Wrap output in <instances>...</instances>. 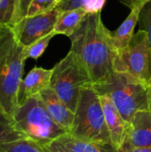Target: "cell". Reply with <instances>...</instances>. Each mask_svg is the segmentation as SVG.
<instances>
[{
    "label": "cell",
    "instance_id": "1",
    "mask_svg": "<svg viewBox=\"0 0 151 152\" xmlns=\"http://www.w3.org/2000/svg\"><path fill=\"white\" fill-rule=\"evenodd\" d=\"M71 48L87 69L93 86L104 82L114 71L116 49L101 12L87 13L77 31L69 37Z\"/></svg>",
    "mask_w": 151,
    "mask_h": 152
},
{
    "label": "cell",
    "instance_id": "2",
    "mask_svg": "<svg viewBox=\"0 0 151 152\" xmlns=\"http://www.w3.org/2000/svg\"><path fill=\"white\" fill-rule=\"evenodd\" d=\"M24 47L11 28L0 27V108L12 118L18 104V92L26 61Z\"/></svg>",
    "mask_w": 151,
    "mask_h": 152
},
{
    "label": "cell",
    "instance_id": "3",
    "mask_svg": "<svg viewBox=\"0 0 151 152\" xmlns=\"http://www.w3.org/2000/svg\"><path fill=\"white\" fill-rule=\"evenodd\" d=\"M93 87L100 95L110 98L126 125L137 111L149 110L147 86L130 74L114 70L104 82Z\"/></svg>",
    "mask_w": 151,
    "mask_h": 152
},
{
    "label": "cell",
    "instance_id": "4",
    "mask_svg": "<svg viewBox=\"0 0 151 152\" xmlns=\"http://www.w3.org/2000/svg\"><path fill=\"white\" fill-rule=\"evenodd\" d=\"M69 134L87 142L111 143L100 95L93 86L82 90Z\"/></svg>",
    "mask_w": 151,
    "mask_h": 152
},
{
    "label": "cell",
    "instance_id": "5",
    "mask_svg": "<svg viewBox=\"0 0 151 152\" xmlns=\"http://www.w3.org/2000/svg\"><path fill=\"white\" fill-rule=\"evenodd\" d=\"M12 120L17 131L42 146L67 133L51 118L39 95L20 105Z\"/></svg>",
    "mask_w": 151,
    "mask_h": 152
},
{
    "label": "cell",
    "instance_id": "6",
    "mask_svg": "<svg viewBox=\"0 0 151 152\" xmlns=\"http://www.w3.org/2000/svg\"><path fill=\"white\" fill-rule=\"evenodd\" d=\"M93 86L87 69L71 50L53 68L50 87L74 113L82 90Z\"/></svg>",
    "mask_w": 151,
    "mask_h": 152
},
{
    "label": "cell",
    "instance_id": "7",
    "mask_svg": "<svg viewBox=\"0 0 151 152\" xmlns=\"http://www.w3.org/2000/svg\"><path fill=\"white\" fill-rule=\"evenodd\" d=\"M114 70L130 74L147 86L151 77V45L145 30L140 28L129 44L117 51Z\"/></svg>",
    "mask_w": 151,
    "mask_h": 152
},
{
    "label": "cell",
    "instance_id": "8",
    "mask_svg": "<svg viewBox=\"0 0 151 152\" xmlns=\"http://www.w3.org/2000/svg\"><path fill=\"white\" fill-rule=\"evenodd\" d=\"M59 14L60 12L55 8L44 13L26 16L11 27V29L18 43L27 47L53 31Z\"/></svg>",
    "mask_w": 151,
    "mask_h": 152
},
{
    "label": "cell",
    "instance_id": "9",
    "mask_svg": "<svg viewBox=\"0 0 151 152\" xmlns=\"http://www.w3.org/2000/svg\"><path fill=\"white\" fill-rule=\"evenodd\" d=\"M43 148L49 152H118L111 143L84 141L69 133L60 135Z\"/></svg>",
    "mask_w": 151,
    "mask_h": 152
},
{
    "label": "cell",
    "instance_id": "10",
    "mask_svg": "<svg viewBox=\"0 0 151 152\" xmlns=\"http://www.w3.org/2000/svg\"><path fill=\"white\" fill-rule=\"evenodd\" d=\"M52 69H46L40 67L33 68L22 79L18 92V104H23L28 99L39 95L40 93L50 87Z\"/></svg>",
    "mask_w": 151,
    "mask_h": 152
},
{
    "label": "cell",
    "instance_id": "11",
    "mask_svg": "<svg viewBox=\"0 0 151 152\" xmlns=\"http://www.w3.org/2000/svg\"><path fill=\"white\" fill-rule=\"evenodd\" d=\"M148 1L149 0H129L126 4L131 9L129 15L117 30L111 31L112 41L117 51L125 47L133 38L134 28L140 20L141 12Z\"/></svg>",
    "mask_w": 151,
    "mask_h": 152
},
{
    "label": "cell",
    "instance_id": "12",
    "mask_svg": "<svg viewBox=\"0 0 151 152\" xmlns=\"http://www.w3.org/2000/svg\"><path fill=\"white\" fill-rule=\"evenodd\" d=\"M100 99L111 143L117 150H119L126 136L127 125L109 96L101 94L100 95Z\"/></svg>",
    "mask_w": 151,
    "mask_h": 152
},
{
    "label": "cell",
    "instance_id": "13",
    "mask_svg": "<svg viewBox=\"0 0 151 152\" xmlns=\"http://www.w3.org/2000/svg\"><path fill=\"white\" fill-rule=\"evenodd\" d=\"M39 96L47 112L54 120V122L65 129L67 133H69L75 113L62 102V100L51 87L43 90Z\"/></svg>",
    "mask_w": 151,
    "mask_h": 152
},
{
    "label": "cell",
    "instance_id": "14",
    "mask_svg": "<svg viewBox=\"0 0 151 152\" xmlns=\"http://www.w3.org/2000/svg\"><path fill=\"white\" fill-rule=\"evenodd\" d=\"M125 138L135 147H151V111L140 110L126 126Z\"/></svg>",
    "mask_w": 151,
    "mask_h": 152
},
{
    "label": "cell",
    "instance_id": "15",
    "mask_svg": "<svg viewBox=\"0 0 151 152\" xmlns=\"http://www.w3.org/2000/svg\"><path fill=\"white\" fill-rule=\"evenodd\" d=\"M86 14V12L83 8H77L60 12L54 25V33L56 35L62 34L70 37L79 28Z\"/></svg>",
    "mask_w": 151,
    "mask_h": 152
},
{
    "label": "cell",
    "instance_id": "16",
    "mask_svg": "<svg viewBox=\"0 0 151 152\" xmlns=\"http://www.w3.org/2000/svg\"><path fill=\"white\" fill-rule=\"evenodd\" d=\"M22 138L26 137L17 131L12 118L6 115L0 108V146Z\"/></svg>",
    "mask_w": 151,
    "mask_h": 152
},
{
    "label": "cell",
    "instance_id": "17",
    "mask_svg": "<svg viewBox=\"0 0 151 152\" xmlns=\"http://www.w3.org/2000/svg\"><path fill=\"white\" fill-rule=\"evenodd\" d=\"M0 152H45L43 146L35 141L22 138L0 146Z\"/></svg>",
    "mask_w": 151,
    "mask_h": 152
},
{
    "label": "cell",
    "instance_id": "18",
    "mask_svg": "<svg viewBox=\"0 0 151 152\" xmlns=\"http://www.w3.org/2000/svg\"><path fill=\"white\" fill-rule=\"evenodd\" d=\"M17 0H0V27H12L17 18Z\"/></svg>",
    "mask_w": 151,
    "mask_h": 152
},
{
    "label": "cell",
    "instance_id": "19",
    "mask_svg": "<svg viewBox=\"0 0 151 152\" xmlns=\"http://www.w3.org/2000/svg\"><path fill=\"white\" fill-rule=\"evenodd\" d=\"M54 36H56V34L54 33V31H53L52 33L48 34L47 36L36 40L30 45L24 47V55H25L26 59L30 58V59L37 60L39 57H41V55L44 53L46 47L48 46L51 39Z\"/></svg>",
    "mask_w": 151,
    "mask_h": 152
},
{
    "label": "cell",
    "instance_id": "20",
    "mask_svg": "<svg viewBox=\"0 0 151 152\" xmlns=\"http://www.w3.org/2000/svg\"><path fill=\"white\" fill-rule=\"evenodd\" d=\"M56 5L57 3L55 0H32L27 12V16H32L50 12L55 9Z\"/></svg>",
    "mask_w": 151,
    "mask_h": 152
},
{
    "label": "cell",
    "instance_id": "21",
    "mask_svg": "<svg viewBox=\"0 0 151 152\" xmlns=\"http://www.w3.org/2000/svg\"><path fill=\"white\" fill-rule=\"evenodd\" d=\"M139 21L141 23V29L147 32L151 45V0H149L144 5L141 12Z\"/></svg>",
    "mask_w": 151,
    "mask_h": 152
},
{
    "label": "cell",
    "instance_id": "22",
    "mask_svg": "<svg viewBox=\"0 0 151 152\" xmlns=\"http://www.w3.org/2000/svg\"><path fill=\"white\" fill-rule=\"evenodd\" d=\"M107 0H84L82 8L86 13H96L101 12L104 7Z\"/></svg>",
    "mask_w": 151,
    "mask_h": 152
},
{
    "label": "cell",
    "instance_id": "23",
    "mask_svg": "<svg viewBox=\"0 0 151 152\" xmlns=\"http://www.w3.org/2000/svg\"><path fill=\"white\" fill-rule=\"evenodd\" d=\"M84 0H61L60 3L57 4L56 9L61 12L68 10L77 9V8H82Z\"/></svg>",
    "mask_w": 151,
    "mask_h": 152
},
{
    "label": "cell",
    "instance_id": "24",
    "mask_svg": "<svg viewBox=\"0 0 151 152\" xmlns=\"http://www.w3.org/2000/svg\"><path fill=\"white\" fill-rule=\"evenodd\" d=\"M118 152H151V147H135L125 138Z\"/></svg>",
    "mask_w": 151,
    "mask_h": 152
},
{
    "label": "cell",
    "instance_id": "25",
    "mask_svg": "<svg viewBox=\"0 0 151 152\" xmlns=\"http://www.w3.org/2000/svg\"><path fill=\"white\" fill-rule=\"evenodd\" d=\"M32 0H17V18L16 22H18L20 20L27 16V12L29 7V4ZM15 22V23H16Z\"/></svg>",
    "mask_w": 151,
    "mask_h": 152
},
{
    "label": "cell",
    "instance_id": "26",
    "mask_svg": "<svg viewBox=\"0 0 151 152\" xmlns=\"http://www.w3.org/2000/svg\"><path fill=\"white\" fill-rule=\"evenodd\" d=\"M147 96H148V105H149V110L151 111V77L147 84Z\"/></svg>",
    "mask_w": 151,
    "mask_h": 152
},
{
    "label": "cell",
    "instance_id": "27",
    "mask_svg": "<svg viewBox=\"0 0 151 152\" xmlns=\"http://www.w3.org/2000/svg\"><path fill=\"white\" fill-rule=\"evenodd\" d=\"M120 1H122V2H124L125 4H126V3L128 2V0H120Z\"/></svg>",
    "mask_w": 151,
    "mask_h": 152
},
{
    "label": "cell",
    "instance_id": "28",
    "mask_svg": "<svg viewBox=\"0 0 151 152\" xmlns=\"http://www.w3.org/2000/svg\"><path fill=\"white\" fill-rule=\"evenodd\" d=\"M55 1H56V3H57V4H58V3H60V2H61V0H55Z\"/></svg>",
    "mask_w": 151,
    "mask_h": 152
},
{
    "label": "cell",
    "instance_id": "29",
    "mask_svg": "<svg viewBox=\"0 0 151 152\" xmlns=\"http://www.w3.org/2000/svg\"><path fill=\"white\" fill-rule=\"evenodd\" d=\"M44 151H45V152H49V151H45V150H44Z\"/></svg>",
    "mask_w": 151,
    "mask_h": 152
},
{
    "label": "cell",
    "instance_id": "30",
    "mask_svg": "<svg viewBox=\"0 0 151 152\" xmlns=\"http://www.w3.org/2000/svg\"><path fill=\"white\" fill-rule=\"evenodd\" d=\"M128 2H129V0H128ZM128 2H127V3H128ZM127 3H126V4H127Z\"/></svg>",
    "mask_w": 151,
    "mask_h": 152
}]
</instances>
